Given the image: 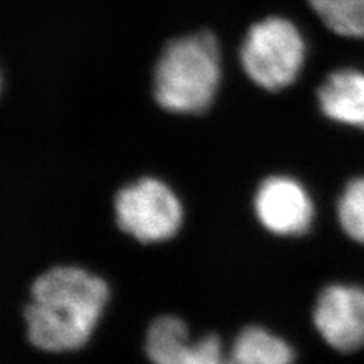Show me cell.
<instances>
[{
    "mask_svg": "<svg viewBox=\"0 0 364 364\" xmlns=\"http://www.w3.org/2000/svg\"><path fill=\"white\" fill-rule=\"evenodd\" d=\"M230 358L237 364H294L296 352L282 337L250 325L235 336Z\"/></svg>",
    "mask_w": 364,
    "mask_h": 364,
    "instance_id": "cell-8",
    "label": "cell"
},
{
    "mask_svg": "<svg viewBox=\"0 0 364 364\" xmlns=\"http://www.w3.org/2000/svg\"><path fill=\"white\" fill-rule=\"evenodd\" d=\"M109 299L107 281L79 266H55L33 279L23 311L29 343L44 352L85 346Z\"/></svg>",
    "mask_w": 364,
    "mask_h": 364,
    "instance_id": "cell-1",
    "label": "cell"
},
{
    "mask_svg": "<svg viewBox=\"0 0 364 364\" xmlns=\"http://www.w3.org/2000/svg\"><path fill=\"white\" fill-rule=\"evenodd\" d=\"M254 211L259 225L278 237H301L310 231L314 220L310 193L287 175H272L259 182Z\"/></svg>",
    "mask_w": 364,
    "mask_h": 364,
    "instance_id": "cell-5",
    "label": "cell"
},
{
    "mask_svg": "<svg viewBox=\"0 0 364 364\" xmlns=\"http://www.w3.org/2000/svg\"><path fill=\"white\" fill-rule=\"evenodd\" d=\"M114 219L119 230L136 242L161 243L179 232L184 208L164 181L144 176L116 193Z\"/></svg>",
    "mask_w": 364,
    "mask_h": 364,
    "instance_id": "cell-4",
    "label": "cell"
},
{
    "mask_svg": "<svg viewBox=\"0 0 364 364\" xmlns=\"http://www.w3.org/2000/svg\"><path fill=\"white\" fill-rule=\"evenodd\" d=\"M188 341V328L178 316H158L146 331L144 350L152 364H158L167 355Z\"/></svg>",
    "mask_w": 364,
    "mask_h": 364,
    "instance_id": "cell-10",
    "label": "cell"
},
{
    "mask_svg": "<svg viewBox=\"0 0 364 364\" xmlns=\"http://www.w3.org/2000/svg\"><path fill=\"white\" fill-rule=\"evenodd\" d=\"M313 322L328 346L355 352L364 346V289L352 284L325 287L313 310Z\"/></svg>",
    "mask_w": 364,
    "mask_h": 364,
    "instance_id": "cell-6",
    "label": "cell"
},
{
    "mask_svg": "<svg viewBox=\"0 0 364 364\" xmlns=\"http://www.w3.org/2000/svg\"><path fill=\"white\" fill-rule=\"evenodd\" d=\"M337 219L350 240L364 245V176L349 181L341 191Z\"/></svg>",
    "mask_w": 364,
    "mask_h": 364,
    "instance_id": "cell-11",
    "label": "cell"
},
{
    "mask_svg": "<svg viewBox=\"0 0 364 364\" xmlns=\"http://www.w3.org/2000/svg\"><path fill=\"white\" fill-rule=\"evenodd\" d=\"M225 364H237V363H234L230 357H228V360H226V363H225Z\"/></svg>",
    "mask_w": 364,
    "mask_h": 364,
    "instance_id": "cell-13",
    "label": "cell"
},
{
    "mask_svg": "<svg viewBox=\"0 0 364 364\" xmlns=\"http://www.w3.org/2000/svg\"><path fill=\"white\" fill-rule=\"evenodd\" d=\"M220 52L208 32L168 43L154 75V97L163 109L184 116L207 111L220 84Z\"/></svg>",
    "mask_w": 364,
    "mask_h": 364,
    "instance_id": "cell-2",
    "label": "cell"
},
{
    "mask_svg": "<svg viewBox=\"0 0 364 364\" xmlns=\"http://www.w3.org/2000/svg\"><path fill=\"white\" fill-rule=\"evenodd\" d=\"M228 357L223 354V345L219 336L207 334L190 343L178 348L158 364H225Z\"/></svg>",
    "mask_w": 364,
    "mask_h": 364,
    "instance_id": "cell-12",
    "label": "cell"
},
{
    "mask_svg": "<svg viewBox=\"0 0 364 364\" xmlns=\"http://www.w3.org/2000/svg\"><path fill=\"white\" fill-rule=\"evenodd\" d=\"M309 4L333 32L364 38V0H309Z\"/></svg>",
    "mask_w": 364,
    "mask_h": 364,
    "instance_id": "cell-9",
    "label": "cell"
},
{
    "mask_svg": "<svg viewBox=\"0 0 364 364\" xmlns=\"http://www.w3.org/2000/svg\"><path fill=\"white\" fill-rule=\"evenodd\" d=\"M240 58L252 82L269 91H279L299 76L305 61V41L291 21L269 17L249 29Z\"/></svg>",
    "mask_w": 364,
    "mask_h": 364,
    "instance_id": "cell-3",
    "label": "cell"
},
{
    "mask_svg": "<svg viewBox=\"0 0 364 364\" xmlns=\"http://www.w3.org/2000/svg\"><path fill=\"white\" fill-rule=\"evenodd\" d=\"M325 116L337 123L364 129V73L343 68L329 75L317 91Z\"/></svg>",
    "mask_w": 364,
    "mask_h": 364,
    "instance_id": "cell-7",
    "label": "cell"
}]
</instances>
